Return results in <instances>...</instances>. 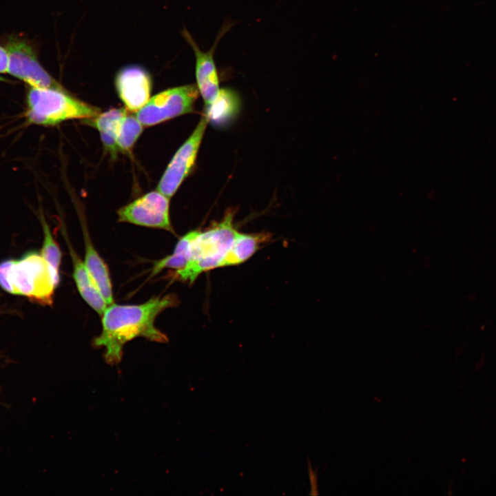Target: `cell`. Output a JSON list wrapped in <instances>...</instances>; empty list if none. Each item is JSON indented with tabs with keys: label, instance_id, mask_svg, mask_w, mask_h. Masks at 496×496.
Wrapping results in <instances>:
<instances>
[{
	"label": "cell",
	"instance_id": "3",
	"mask_svg": "<svg viewBox=\"0 0 496 496\" xmlns=\"http://www.w3.org/2000/svg\"><path fill=\"white\" fill-rule=\"evenodd\" d=\"M233 218L230 211L220 222L203 231L198 230L190 245L189 260L183 268L175 271L176 278L193 283L202 273L220 267L238 231Z\"/></svg>",
	"mask_w": 496,
	"mask_h": 496
},
{
	"label": "cell",
	"instance_id": "17",
	"mask_svg": "<svg viewBox=\"0 0 496 496\" xmlns=\"http://www.w3.org/2000/svg\"><path fill=\"white\" fill-rule=\"evenodd\" d=\"M187 261V259L184 256L173 252L172 255L167 256L155 264L152 270L151 276H155L165 268L180 269L186 265Z\"/></svg>",
	"mask_w": 496,
	"mask_h": 496
},
{
	"label": "cell",
	"instance_id": "15",
	"mask_svg": "<svg viewBox=\"0 0 496 496\" xmlns=\"http://www.w3.org/2000/svg\"><path fill=\"white\" fill-rule=\"evenodd\" d=\"M143 125L136 116L127 115L123 118L116 138L120 152H129L141 134Z\"/></svg>",
	"mask_w": 496,
	"mask_h": 496
},
{
	"label": "cell",
	"instance_id": "20",
	"mask_svg": "<svg viewBox=\"0 0 496 496\" xmlns=\"http://www.w3.org/2000/svg\"><path fill=\"white\" fill-rule=\"evenodd\" d=\"M0 81H7V80L5 79L4 78L0 76Z\"/></svg>",
	"mask_w": 496,
	"mask_h": 496
},
{
	"label": "cell",
	"instance_id": "16",
	"mask_svg": "<svg viewBox=\"0 0 496 496\" xmlns=\"http://www.w3.org/2000/svg\"><path fill=\"white\" fill-rule=\"evenodd\" d=\"M41 222L44 238L40 254L50 267L59 273L62 257L61 249L52 234L49 225L43 216H41Z\"/></svg>",
	"mask_w": 496,
	"mask_h": 496
},
{
	"label": "cell",
	"instance_id": "9",
	"mask_svg": "<svg viewBox=\"0 0 496 496\" xmlns=\"http://www.w3.org/2000/svg\"><path fill=\"white\" fill-rule=\"evenodd\" d=\"M230 26H225L210 50L203 52L186 30L183 34L194 52L196 57L195 74L196 85L205 102L206 109L210 108L218 99L220 89L218 71L214 61V52L217 43Z\"/></svg>",
	"mask_w": 496,
	"mask_h": 496
},
{
	"label": "cell",
	"instance_id": "19",
	"mask_svg": "<svg viewBox=\"0 0 496 496\" xmlns=\"http://www.w3.org/2000/svg\"><path fill=\"white\" fill-rule=\"evenodd\" d=\"M8 55L5 48L0 45V73L8 72Z\"/></svg>",
	"mask_w": 496,
	"mask_h": 496
},
{
	"label": "cell",
	"instance_id": "12",
	"mask_svg": "<svg viewBox=\"0 0 496 496\" xmlns=\"http://www.w3.org/2000/svg\"><path fill=\"white\" fill-rule=\"evenodd\" d=\"M83 239L85 245L84 263L106 303L110 305L114 303V297L109 269L94 248L88 233L85 230L83 231Z\"/></svg>",
	"mask_w": 496,
	"mask_h": 496
},
{
	"label": "cell",
	"instance_id": "1",
	"mask_svg": "<svg viewBox=\"0 0 496 496\" xmlns=\"http://www.w3.org/2000/svg\"><path fill=\"white\" fill-rule=\"evenodd\" d=\"M178 303L173 293L150 298L141 304L107 305L102 318V331L93 341L95 347L104 349V358L110 364H118L124 345L143 337L152 342H167V335L155 326L156 317Z\"/></svg>",
	"mask_w": 496,
	"mask_h": 496
},
{
	"label": "cell",
	"instance_id": "13",
	"mask_svg": "<svg viewBox=\"0 0 496 496\" xmlns=\"http://www.w3.org/2000/svg\"><path fill=\"white\" fill-rule=\"evenodd\" d=\"M127 114L124 108L111 109L97 116L83 119L84 123L96 128L100 133L105 150L114 158L119 151L116 138L121 124Z\"/></svg>",
	"mask_w": 496,
	"mask_h": 496
},
{
	"label": "cell",
	"instance_id": "7",
	"mask_svg": "<svg viewBox=\"0 0 496 496\" xmlns=\"http://www.w3.org/2000/svg\"><path fill=\"white\" fill-rule=\"evenodd\" d=\"M209 121L205 114L190 136L177 150L163 174L156 190L169 198L173 196L192 172Z\"/></svg>",
	"mask_w": 496,
	"mask_h": 496
},
{
	"label": "cell",
	"instance_id": "6",
	"mask_svg": "<svg viewBox=\"0 0 496 496\" xmlns=\"http://www.w3.org/2000/svg\"><path fill=\"white\" fill-rule=\"evenodd\" d=\"M8 55V72L30 87L65 90L41 65L28 40L10 37L5 45Z\"/></svg>",
	"mask_w": 496,
	"mask_h": 496
},
{
	"label": "cell",
	"instance_id": "11",
	"mask_svg": "<svg viewBox=\"0 0 496 496\" xmlns=\"http://www.w3.org/2000/svg\"><path fill=\"white\" fill-rule=\"evenodd\" d=\"M72 262V278L84 301L99 315L102 316L107 307L85 263L68 242Z\"/></svg>",
	"mask_w": 496,
	"mask_h": 496
},
{
	"label": "cell",
	"instance_id": "14",
	"mask_svg": "<svg viewBox=\"0 0 496 496\" xmlns=\"http://www.w3.org/2000/svg\"><path fill=\"white\" fill-rule=\"evenodd\" d=\"M269 233L244 234L237 231L220 267L242 264L249 259L260 245L271 239Z\"/></svg>",
	"mask_w": 496,
	"mask_h": 496
},
{
	"label": "cell",
	"instance_id": "2",
	"mask_svg": "<svg viewBox=\"0 0 496 496\" xmlns=\"http://www.w3.org/2000/svg\"><path fill=\"white\" fill-rule=\"evenodd\" d=\"M59 282V273L35 251L19 260L0 262V287L10 293L26 296L43 305L52 304Z\"/></svg>",
	"mask_w": 496,
	"mask_h": 496
},
{
	"label": "cell",
	"instance_id": "8",
	"mask_svg": "<svg viewBox=\"0 0 496 496\" xmlns=\"http://www.w3.org/2000/svg\"><path fill=\"white\" fill-rule=\"evenodd\" d=\"M169 198L153 191L121 207L118 220L136 225L161 229L174 234L169 218Z\"/></svg>",
	"mask_w": 496,
	"mask_h": 496
},
{
	"label": "cell",
	"instance_id": "5",
	"mask_svg": "<svg viewBox=\"0 0 496 496\" xmlns=\"http://www.w3.org/2000/svg\"><path fill=\"white\" fill-rule=\"evenodd\" d=\"M199 94L194 83L167 89L150 98L136 116L143 126L149 127L193 112Z\"/></svg>",
	"mask_w": 496,
	"mask_h": 496
},
{
	"label": "cell",
	"instance_id": "4",
	"mask_svg": "<svg viewBox=\"0 0 496 496\" xmlns=\"http://www.w3.org/2000/svg\"><path fill=\"white\" fill-rule=\"evenodd\" d=\"M100 110L74 98L67 90L28 86L25 117L30 124L52 126L74 118H90Z\"/></svg>",
	"mask_w": 496,
	"mask_h": 496
},
{
	"label": "cell",
	"instance_id": "10",
	"mask_svg": "<svg viewBox=\"0 0 496 496\" xmlns=\"http://www.w3.org/2000/svg\"><path fill=\"white\" fill-rule=\"evenodd\" d=\"M115 86L118 96L130 111H138L150 99L152 79L140 66H127L119 71Z\"/></svg>",
	"mask_w": 496,
	"mask_h": 496
},
{
	"label": "cell",
	"instance_id": "18",
	"mask_svg": "<svg viewBox=\"0 0 496 496\" xmlns=\"http://www.w3.org/2000/svg\"><path fill=\"white\" fill-rule=\"evenodd\" d=\"M308 471H309V477L310 479V485H311V495H318V483H317V475L315 473L314 470L313 469L311 462L309 459L308 461Z\"/></svg>",
	"mask_w": 496,
	"mask_h": 496
}]
</instances>
